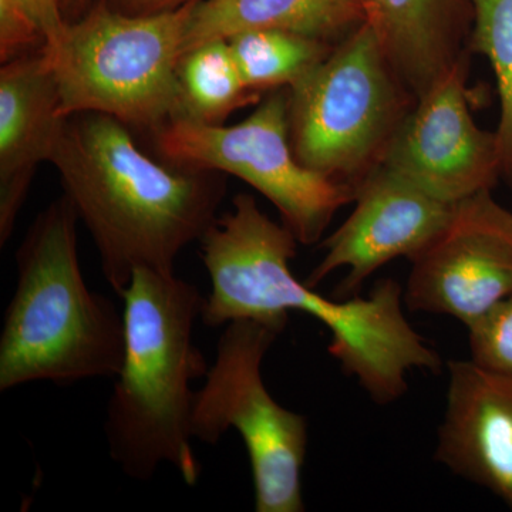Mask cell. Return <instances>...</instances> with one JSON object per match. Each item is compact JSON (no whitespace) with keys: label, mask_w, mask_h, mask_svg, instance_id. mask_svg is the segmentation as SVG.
Returning a JSON list of instances; mask_svg holds the SVG:
<instances>
[{"label":"cell","mask_w":512,"mask_h":512,"mask_svg":"<svg viewBox=\"0 0 512 512\" xmlns=\"http://www.w3.org/2000/svg\"><path fill=\"white\" fill-rule=\"evenodd\" d=\"M298 242L256 205L227 215L202 245L211 281L202 323L220 328L251 319L286 328L289 313H306L330 330V355L380 406L407 393L410 370L440 372L439 353L404 316L399 282H379L367 298L328 299L293 275Z\"/></svg>","instance_id":"cell-1"},{"label":"cell","mask_w":512,"mask_h":512,"mask_svg":"<svg viewBox=\"0 0 512 512\" xmlns=\"http://www.w3.org/2000/svg\"><path fill=\"white\" fill-rule=\"evenodd\" d=\"M49 163L119 296L137 269L174 272L181 251L217 220L227 191L224 174L158 163L130 127L100 113L67 117Z\"/></svg>","instance_id":"cell-2"},{"label":"cell","mask_w":512,"mask_h":512,"mask_svg":"<svg viewBox=\"0 0 512 512\" xmlns=\"http://www.w3.org/2000/svg\"><path fill=\"white\" fill-rule=\"evenodd\" d=\"M124 301L123 363L107 406L110 456L134 480L171 464L194 485L201 474L191 447V383L208 369L192 342L204 296L175 272L137 269Z\"/></svg>","instance_id":"cell-3"},{"label":"cell","mask_w":512,"mask_h":512,"mask_svg":"<svg viewBox=\"0 0 512 512\" xmlns=\"http://www.w3.org/2000/svg\"><path fill=\"white\" fill-rule=\"evenodd\" d=\"M79 221L63 195L37 215L16 252L18 284L0 333V392L119 373L124 313L84 281Z\"/></svg>","instance_id":"cell-4"},{"label":"cell","mask_w":512,"mask_h":512,"mask_svg":"<svg viewBox=\"0 0 512 512\" xmlns=\"http://www.w3.org/2000/svg\"><path fill=\"white\" fill-rule=\"evenodd\" d=\"M128 16L94 2L53 45L42 47L55 73L64 119L114 117L156 133L181 117L178 62L191 10Z\"/></svg>","instance_id":"cell-5"},{"label":"cell","mask_w":512,"mask_h":512,"mask_svg":"<svg viewBox=\"0 0 512 512\" xmlns=\"http://www.w3.org/2000/svg\"><path fill=\"white\" fill-rule=\"evenodd\" d=\"M412 101L365 22L288 87L293 153L305 167L355 188L382 163Z\"/></svg>","instance_id":"cell-6"},{"label":"cell","mask_w":512,"mask_h":512,"mask_svg":"<svg viewBox=\"0 0 512 512\" xmlns=\"http://www.w3.org/2000/svg\"><path fill=\"white\" fill-rule=\"evenodd\" d=\"M284 329L251 319L225 325L192 407V439L215 444L229 429L238 431L251 461L256 512L305 511L308 423L276 403L262 379L264 357Z\"/></svg>","instance_id":"cell-7"},{"label":"cell","mask_w":512,"mask_h":512,"mask_svg":"<svg viewBox=\"0 0 512 512\" xmlns=\"http://www.w3.org/2000/svg\"><path fill=\"white\" fill-rule=\"evenodd\" d=\"M170 163L235 175L275 205L282 224L303 245L319 242L355 188L299 163L291 146L288 87L264 97L234 126L175 120L153 134Z\"/></svg>","instance_id":"cell-8"},{"label":"cell","mask_w":512,"mask_h":512,"mask_svg":"<svg viewBox=\"0 0 512 512\" xmlns=\"http://www.w3.org/2000/svg\"><path fill=\"white\" fill-rule=\"evenodd\" d=\"M410 261L407 308L451 316L470 328L512 293V212L491 191L471 195Z\"/></svg>","instance_id":"cell-9"},{"label":"cell","mask_w":512,"mask_h":512,"mask_svg":"<svg viewBox=\"0 0 512 512\" xmlns=\"http://www.w3.org/2000/svg\"><path fill=\"white\" fill-rule=\"evenodd\" d=\"M468 53L427 90L400 121L382 164L448 202L491 191L501 177L497 136L468 109Z\"/></svg>","instance_id":"cell-10"},{"label":"cell","mask_w":512,"mask_h":512,"mask_svg":"<svg viewBox=\"0 0 512 512\" xmlns=\"http://www.w3.org/2000/svg\"><path fill=\"white\" fill-rule=\"evenodd\" d=\"M355 202L348 220L323 241L325 255L305 279L309 288H316L336 269L348 268L336 292L340 299H348L387 262L420 254L443 231L456 207L382 163L356 184Z\"/></svg>","instance_id":"cell-11"},{"label":"cell","mask_w":512,"mask_h":512,"mask_svg":"<svg viewBox=\"0 0 512 512\" xmlns=\"http://www.w3.org/2000/svg\"><path fill=\"white\" fill-rule=\"evenodd\" d=\"M436 460L512 510V376L451 360Z\"/></svg>","instance_id":"cell-12"},{"label":"cell","mask_w":512,"mask_h":512,"mask_svg":"<svg viewBox=\"0 0 512 512\" xmlns=\"http://www.w3.org/2000/svg\"><path fill=\"white\" fill-rule=\"evenodd\" d=\"M64 117L43 49L0 69V245L12 237L37 167L49 163Z\"/></svg>","instance_id":"cell-13"},{"label":"cell","mask_w":512,"mask_h":512,"mask_svg":"<svg viewBox=\"0 0 512 512\" xmlns=\"http://www.w3.org/2000/svg\"><path fill=\"white\" fill-rule=\"evenodd\" d=\"M394 72L420 99L463 55L458 0H357Z\"/></svg>","instance_id":"cell-14"},{"label":"cell","mask_w":512,"mask_h":512,"mask_svg":"<svg viewBox=\"0 0 512 512\" xmlns=\"http://www.w3.org/2000/svg\"><path fill=\"white\" fill-rule=\"evenodd\" d=\"M365 22L357 0H198L181 53L258 29L285 30L338 45Z\"/></svg>","instance_id":"cell-15"},{"label":"cell","mask_w":512,"mask_h":512,"mask_svg":"<svg viewBox=\"0 0 512 512\" xmlns=\"http://www.w3.org/2000/svg\"><path fill=\"white\" fill-rule=\"evenodd\" d=\"M177 72L181 92L178 120L218 126L234 111L262 100L261 93L245 86L228 40H211L185 53Z\"/></svg>","instance_id":"cell-16"},{"label":"cell","mask_w":512,"mask_h":512,"mask_svg":"<svg viewBox=\"0 0 512 512\" xmlns=\"http://www.w3.org/2000/svg\"><path fill=\"white\" fill-rule=\"evenodd\" d=\"M228 43L245 86L255 93L293 86L336 46L275 29L247 30Z\"/></svg>","instance_id":"cell-17"},{"label":"cell","mask_w":512,"mask_h":512,"mask_svg":"<svg viewBox=\"0 0 512 512\" xmlns=\"http://www.w3.org/2000/svg\"><path fill=\"white\" fill-rule=\"evenodd\" d=\"M474 28L470 49L490 60L501 100L495 136L501 177L512 187V0H470Z\"/></svg>","instance_id":"cell-18"},{"label":"cell","mask_w":512,"mask_h":512,"mask_svg":"<svg viewBox=\"0 0 512 512\" xmlns=\"http://www.w3.org/2000/svg\"><path fill=\"white\" fill-rule=\"evenodd\" d=\"M66 26L63 0H0L2 63L53 45Z\"/></svg>","instance_id":"cell-19"},{"label":"cell","mask_w":512,"mask_h":512,"mask_svg":"<svg viewBox=\"0 0 512 512\" xmlns=\"http://www.w3.org/2000/svg\"><path fill=\"white\" fill-rule=\"evenodd\" d=\"M467 329L471 362L512 376V293Z\"/></svg>","instance_id":"cell-20"},{"label":"cell","mask_w":512,"mask_h":512,"mask_svg":"<svg viewBox=\"0 0 512 512\" xmlns=\"http://www.w3.org/2000/svg\"><path fill=\"white\" fill-rule=\"evenodd\" d=\"M113 12L128 16H154L174 12L198 0H96Z\"/></svg>","instance_id":"cell-21"},{"label":"cell","mask_w":512,"mask_h":512,"mask_svg":"<svg viewBox=\"0 0 512 512\" xmlns=\"http://www.w3.org/2000/svg\"><path fill=\"white\" fill-rule=\"evenodd\" d=\"M96 0H63L64 18L67 23L76 22L83 18Z\"/></svg>","instance_id":"cell-22"}]
</instances>
